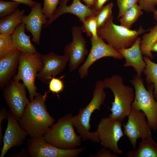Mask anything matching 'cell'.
Instances as JSON below:
<instances>
[{"instance_id": "1", "label": "cell", "mask_w": 157, "mask_h": 157, "mask_svg": "<svg viewBox=\"0 0 157 157\" xmlns=\"http://www.w3.org/2000/svg\"><path fill=\"white\" fill-rule=\"evenodd\" d=\"M47 93H38L26 107L19 121L21 126L30 137L43 136L54 124L55 119L47 111L45 105Z\"/></svg>"}, {"instance_id": "2", "label": "cell", "mask_w": 157, "mask_h": 157, "mask_svg": "<svg viewBox=\"0 0 157 157\" xmlns=\"http://www.w3.org/2000/svg\"><path fill=\"white\" fill-rule=\"evenodd\" d=\"M105 87L103 81L99 80L95 83L93 97L88 104L84 108L80 109L77 115L73 117L74 127L82 140H90L93 142H100V140L96 131L91 132L90 124V117L95 110H100L104 104L106 96L104 91Z\"/></svg>"}, {"instance_id": "3", "label": "cell", "mask_w": 157, "mask_h": 157, "mask_svg": "<svg viewBox=\"0 0 157 157\" xmlns=\"http://www.w3.org/2000/svg\"><path fill=\"white\" fill-rule=\"evenodd\" d=\"M103 81L105 88L111 90L114 98L110 109L111 113L108 116L122 122L131 111L135 97V90L133 88L125 85L123 78L119 75L106 78Z\"/></svg>"}, {"instance_id": "4", "label": "cell", "mask_w": 157, "mask_h": 157, "mask_svg": "<svg viewBox=\"0 0 157 157\" xmlns=\"http://www.w3.org/2000/svg\"><path fill=\"white\" fill-rule=\"evenodd\" d=\"M73 117L69 113L60 118L43 135L46 140L53 146L64 149H72L80 146L82 140L75 131Z\"/></svg>"}, {"instance_id": "5", "label": "cell", "mask_w": 157, "mask_h": 157, "mask_svg": "<svg viewBox=\"0 0 157 157\" xmlns=\"http://www.w3.org/2000/svg\"><path fill=\"white\" fill-rule=\"evenodd\" d=\"M111 15L105 23L97 30L98 35L107 43L117 51L131 47L138 36L146 32L140 26L138 30H133L123 26L117 25L113 22Z\"/></svg>"}, {"instance_id": "6", "label": "cell", "mask_w": 157, "mask_h": 157, "mask_svg": "<svg viewBox=\"0 0 157 157\" xmlns=\"http://www.w3.org/2000/svg\"><path fill=\"white\" fill-rule=\"evenodd\" d=\"M130 81L135 90V97L131 108L142 111L146 115L151 130H157V101L153 95L154 87L148 85L145 88L141 76L135 75Z\"/></svg>"}, {"instance_id": "7", "label": "cell", "mask_w": 157, "mask_h": 157, "mask_svg": "<svg viewBox=\"0 0 157 157\" xmlns=\"http://www.w3.org/2000/svg\"><path fill=\"white\" fill-rule=\"evenodd\" d=\"M41 54L39 52L31 54L21 52L18 72L13 78L15 81H22L28 91L30 101L33 100L38 93L35 80L43 66Z\"/></svg>"}, {"instance_id": "8", "label": "cell", "mask_w": 157, "mask_h": 157, "mask_svg": "<svg viewBox=\"0 0 157 157\" xmlns=\"http://www.w3.org/2000/svg\"><path fill=\"white\" fill-rule=\"evenodd\" d=\"M121 122L109 117L101 118L98 123L96 131L100 140L101 145L108 148L116 154H122L118 143L124 136Z\"/></svg>"}, {"instance_id": "9", "label": "cell", "mask_w": 157, "mask_h": 157, "mask_svg": "<svg viewBox=\"0 0 157 157\" xmlns=\"http://www.w3.org/2000/svg\"><path fill=\"white\" fill-rule=\"evenodd\" d=\"M27 149L31 157H76L85 148L60 149L48 143L43 136H40L28 139Z\"/></svg>"}, {"instance_id": "10", "label": "cell", "mask_w": 157, "mask_h": 157, "mask_svg": "<svg viewBox=\"0 0 157 157\" xmlns=\"http://www.w3.org/2000/svg\"><path fill=\"white\" fill-rule=\"evenodd\" d=\"M26 88L23 83L13 80L3 89V97L9 107V110L18 121L30 101L26 96Z\"/></svg>"}, {"instance_id": "11", "label": "cell", "mask_w": 157, "mask_h": 157, "mask_svg": "<svg viewBox=\"0 0 157 157\" xmlns=\"http://www.w3.org/2000/svg\"><path fill=\"white\" fill-rule=\"evenodd\" d=\"M90 41L91 48L90 52L85 61L78 71L81 79H83L88 76L89 67L96 61L100 58L106 57L117 59L123 58L121 54L106 43L99 35L96 39L90 38Z\"/></svg>"}, {"instance_id": "12", "label": "cell", "mask_w": 157, "mask_h": 157, "mask_svg": "<svg viewBox=\"0 0 157 157\" xmlns=\"http://www.w3.org/2000/svg\"><path fill=\"white\" fill-rule=\"evenodd\" d=\"M128 119L124 124V133L128 138L133 147L135 149L138 140L144 139L152 134L145 114L142 111L131 108Z\"/></svg>"}, {"instance_id": "13", "label": "cell", "mask_w": 157, "mask_h": 157, "mask_svg": "<svg viewBox=\"0 0 157 157\" xmlns=\"http://www.w3.org/2000/svg\"><path fill=\"white\" fill-rule=\"evenodd\" d=\"M72 41L64 48V54L69 58V70L72 72L82 63L89 51L86 47L87 41L82 35L81 27L73 26L71 29Z\"/></svg>"}, {"instance_id": "14", "label": "cell", "mask_w": 157, "mask_h": 157, "mask_svg": "<svg viewBox=\"0 0 157 157\" xmlns=\"http://www.w3.org/2000/svg\"><path fill=\"white\" fill-rule=\"evenodd\" d=\"M41 58L43 66L37 77L43 83L49 82L53 77L63 71L69 60L68 56L65 54L58 55L52 52L41 54Z\"/></svg>"}, {"instance_id": "15", "label": "cell", "mask_w": 157, "mask_h": 157, "mask_svg": "<svg viewBox=\"0 0 157 157\" xmlns=\"http://www.w3.org/2000/svg\"><path fill=\"white\" fill-rule=\"evenodd\" d=\"M7 119V126L3 136V145L0 157H3L10 149L22 145L28 135L26 131L21 126L19 121L10 110Z\"/></svg>"}, {"instance_id": "16", "label": "cell", "mask_w": 157, "mask_h": 157, "mask_svg": "<svg viewBox=\"0 0 157 157\" xmlns=\"http://www.w3.org/2000/svg\"><path fill=\"white\" fill-rule=\"evenodd\" d=\"M59 6L52 17L47 20L44 25L46 28L50 25L56 19L62 15L70 13L74 15L79 18L82 23L86 18L90 16L97 14V12L93 6H88L81 3L80 0H61Z\"/></svg>"}, {"instance_id": "17", "label": "cell", "mask_w": 157, "mask_h": 157, "mask_svg": "<svg viewBox=\"0 0 157 157\" xmlns=\"http://www.w3.org/2000/svg\"><path fill=\"white\" fill-rule=\"evenodd\" d=\"M47 19L43 13L41 3L38 2L31 8L27 15H25L22 18V22L25 24L26 31L31 34L32 40L35 44H40L42 28L47 23Z\"/></svg>"}, {"instance_id": "18", "label": "cell", "mask_w": 157, "mask_h": 157, "mask_svg": "<svg viewBox=\"0 0 157 157\" xmlns=\"http://www.w3.org/2000/svg\"><path fill=\"white\" fill-rule=\"evenodd\" d=\"M141 40L140 37H138L131 47L126 48H123L117 51L125 59L124 66L133 67L136 74L140 76H141L146 66L140 49Z\"/></svg>"}, {"instance_id": "19", "label": "cell", "mask_w": 157, "mask_h": 157, "mask_svg": "<svg viewBox=\"0 0 157 157\" xmlns=\"http://www.w3.org/2000/svg\"><path fill=\"white\" fill-rule=\"evenodd\" d=\"M21 51L15 49L0 58V88L3 90L14 76L19 64Z\"/></svg>"}, {"instance_id": "20", "label": "cell", "mask_w": 157, "mask_h": 157, "mask_svg": "<svg viewBox=\"0 0 157 157\" xmlns=\"http://www.w3.org/2000/svg\"><path fill=\"white\" fill-rule=\"evenodd\" d=\"M25 24L22 22L16 28L11 34V40L16 49L21 52L35 54L38 52L36 47L32 43L30 36L25 33Z\"/></svg>"}, {"instance_id": "21", "label": "cell", "mask_w": 157, "mask_h": 157, "mask_svg": "<svg viewBox=\"0 0 157 157\" xmlns=\"http://www.w3.org/2000/svg\"><path fill=\"white\" fill-rule=\"evenodd\" d=\"M127 157H157V144L152 134L142 139L138 148L135 151H128Z\"/></svg>"}, {"instance_id": "22", "label": "cell", "mask_w": 157, "mask_h": 157, "mask_svg": "<svg viewBox=\"0 0 157 157\" xmlns=\"http://www.w3.org/2000/svg\"><path fill=\"white\" fill-rule=\"evenodd\" d=\"M25 10L18 9L12 14L1 18L0 20V33L12 34L22 21Z\"/></svg>"}, {"instance_id": "23", "label": "cell", "mask_w": 157, "mask_h": 157, "mask_svg": "<svg viewBox=\"0 0 157 157\" xmlns=\"http://www.w3.org/2000/svg\"><path fill=\"white\" fill-rule=\"evenodd\" d=\"M146 66L143 73L146 76L145 79L148 85L154 87L153 95L157 101V63L153 62L149 57H143Z\"/></svg>"}, {"instance_id": "24", "label": "cell", "mask_w": 157, "mask_h": 157, "mask_svg": "<svg viewBox=\"0 0 157 157\" xmlns=\"http://www.w3.org/2000/svg\"><path fill=\"white\" fill-rule=\"evenodd\" d=\"M149 31L143 36L140 47L142 54L151 59L154 57L150 49L152 44L157 41V24Z\"/></svg>"}, {"instance_id": "25", "label": "cell", "mask_w": 157, "mask_h": 157, "mask_svg": "<svg viewBox=\"0 0 157 157\" xmlns=\"http://www.w3.org/2000/svg\"><path fill=\"white\" fill-rule=\"evenodd\" d=\"M143 14L137 4L127 11L119 19L120 25L130 29L132 25Z\"/></svg>"}, {"instance_id": "26", "label": "cell", "mask_w": 157, "mask_h": 157, "mask_svg": "<svg viewBox=\"0 0 157 157\" xmlns=\"http://www.w3.org/2000/svg\"><path fill=\"white\" fill-rule=\"evenodd\" d=\"M96 15L87 17L81 27L82 32L85 33L87 36L95 39L98 36L97 33Z\"/></svg>"}, {"instance_id": "27", "label": "cell", "mask_w": 157, "mask_h": 157, "mask_svg": "<svg viewBox=\"0 0 157 157\" xmlns=\"http://www.w3.org/2000/svg\"><path fill=\"white\" fill-rule=\"evenodd\" d=\"M17 49L11 40V34L0 33V58Z\"/></svg>"}, {"instance_id": "28", "label": "cell", "mask_w": 157, "mask_h": 157, "mask_svg": "<svg viewBox=\"0 0 157 157\" xmlns=\"http://www.w3.org/2000/svg\"><path fill=\"white\" fill-rule=\"evenodd\" d=\"M113 6L112 2L103 6L96 15L97 29L101 26L113 15L112 9Z\"/></svg>"}, {"instance_id": "29", "label": "cell", "mask_w": 157, "mask_h": 157, "mask_svg": "<svg viewBox=\"0 0 157 157\" xmlns=\"http://www.w3.org/2000/svg\"><path fill=\"white\" fill-rule=\"evenodd\" d=\"M20 3L14 1H0V18L9 15L16 11Z\"/></svg>"}, {"instance_id": "30", "label": "cell", "mask_w": 157, "mask_h": 157, "mask_svg": "<svg viewBox=\"0 0 157 157\" xmlns=\"http://www.w3.org/2000/svg\"><path fill=\"white\" fill-rule=\"evenodd\" d=\"M43 0L42 11L47 18L50 19L56 11L59 0Z\"/></svg>"}, {"instance_id": "31", "label": "cell", "mask_w": 157, "mask_h": 157, "mask_svg": "<svg viewBox=\"0 0 157 157\" xmlns=\"http://www.w3.org/2000/svg\"><path fill=\"white\" fill-rule=\"evenodd\" d=\"M119 8L117 19L121 17L128 10L139 3L140 0H116Z\"/></svg>"}, {"instance_id": "32", "label": "cell", "mask_w": 157, "mask_h": 157, "mask_svg": "<svg viewBox=\"0 0 157 157\" xmlns=\"http://www.w3.org/2000/svg\"><path fill=\"white\" fill-rule=\"evenodd\" d=\"M64 88L63 83L59 78L53 77L49 82V90L53 93H59L63 90Z\"/></svg>"}, {"instance_id": "33", "label": "cell", "mask_w": 157, "mask_h": 157, "mask_svg": "<svg viewBox=\"0 0 157 157\" xmlns=\"http://www.w3.org/2000/svg\"><path fill=\"white\" fill-rule=\"evenodd\" d=\"M139 3L141 9L147 13H153L156 10L155 8L157 5V0H140Z\"/></svg>"}, {"instance_id": "34", "label": "cell", "mask_w": 157, "mask_h": 157, "mask_svg": "<svg viewBox=\"0 0 157 157\" xmlns=\"http://www.w3.org/2000/svg\"><path fill=\"white\" fill-rule=\"evenodd\" d=\"M8 112L4 108H1L0 110V149H2L3 135L1 128V123L2 121L5 119H7Z\"/></svg>"}, {"instance_id": "35", "label": "cell", "mask_w": 157, "mask_h": 157, "mask_svg": "<svg viewBox=\"0 0 157 157\" xmlns=\"http://www.w3.org/2000/svg\"><path fill=\"white\" fill-rule=\"evenodd\" d=\"M107 148L103 147L97 152L95 155L90 156L92 157H118L119 156L116 154H112L106 149Z\"/></svg>"}, {"instance_id": "36", "label": "cell", "mask_w": 157, "mask_h": 157, "mask_svg": "<svg viewBox=\"0 0 157 157\" xmlns=\"http://www.w3.org/2000/svg\"><path fill=\"white\" fill-rule=\"evenodd\" d=\"M109 0H96L93 7L95 10L99 11L104 6V4Z\"/></svg>"}, {"instance_id": "37", "label": "cell", "mask_w": 157, "mask_h": 157, "mask_svg": "<svg viewBox=\"0 0 157 157\" xmlns=\"http://www.w3.org/2000/svg\"><path fill=\"white\" fill-rule=\"evenodd\" d=\"M13 1L18 2L19 3L27 5L31 8L35 5L37 2L33 1V0H11Z\"/></svg>"}, {"instance_id": "38", "label": "cell", "mask_w": 157, "mask_h": 157, "mask_svg": "<svg viewBox=\"0 0 157 157\" xmlns=\"http://www.w3.org/2000/svg\"><path fill=\"white\" fill-rule=\"evenodd\" d=\"M83 1L85 5L88 6H93L96 0H80Z\"/></svg>"}, {"instance_id": "39", "label": "cell", "mask_w": 157, "mask_h": 157, "mask_svg": "<svg viewBox=\"0 0 157 157\" xmlns=\"http://www.w3.org/2000/svg\"><path fill=\"white\" fill-rule=\"evenodd\" d=\"M150 50L151 52L153 51L157 52V41L152 44L150 48Z\"/></svg>"}, {"instance_id": "40", "label": "cell", "mask_w": 157, "mask_h": 157, "mask_svg": "<svg viewBox=\"0 0 157 157\" xmlns=\"http://www.w3.org/2000/svg\"><path fill=\"white\" fill-rule=\"evenodd\" d=\"M153 13L154 18L156 21H157V10H156Z\"/></svg>"}]
</instances>
